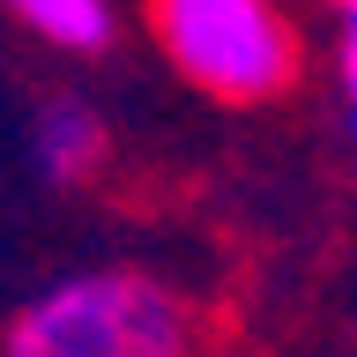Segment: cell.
Wrapping results in <instances>:
<instances>
[{
	"label": "cell",
	"mask_w": 357,
	"mask_h": 357,
	"mask_svg": "<svg viewBox=\"0 0 357 357\" xmlns=\"http://www.w3.org/2000/svg\"><path fill=\"white\" fill-rule=\"evenodd\" d=\"M8 15L45 45V52H67V60H97L119 38V8L112 0H0Z\"/></svg>",
	"instance_id": "cell-4"
},
{
	"label": "cell",
	"mask_w": 357,
	"mask_h": 357,
	"mask_svg": "<svg viewBox=\"0 0 357 357\" xmlns=\"http://www.w3.org/2000/svg\"><path fill=\"white\" fill-rule=\"evenodd\" d=\"M142 15L164 67L216 105H268L305 67V38L283 0H142Z\"/></svg>",
	"instance_id": "cell-2"
},
{
	"label": "cell",
	"mask_w": 357,
	"mask_h": 357,
	"mask_svg": "<svg viewBox=\"0 0 357 357\" xmlns=\"http://www.w3.org/2000/svg\"><path fill=\"white\" fill-rule=\"evenodd\" d=\"M105 149H112V127H105V112L89 105L82 89L38 97V112H30V172L45 186H82L105 164Z\"/></svg>",
	"instance_id": "cell-3"
},
{
	"label": "cell",
	"mask_w": 357,
	"mask_h": 357,
	"mask_svg": "<svg viewBox=\"0 0 357 357\" xmlns=\"http://www.w3.org/2000/svg\"><path fill=\"white\" fill-rule=\"evenodd\" d=\"M328 75L342 97V142L357 149V0H328Z\"/></svg>",
	"instance_id": "cell-5"
},
{
	"label": "cell",
	"mask_w": 357,
	"mask_h": 357,
	"mask_svg": "<svg viewBox=\"0 0 357 357\" xmlns=\"http://www.w3.org/2000/svg\"><path fill=\"white\" fill-rule=\"evenodd\" d=\"M201 320L194 298L134 261H97L67 268L45 290H30L8 328L0 357H194Z\"/></svg>",
	"instance_id": "cell-1"
}]
</instances>
